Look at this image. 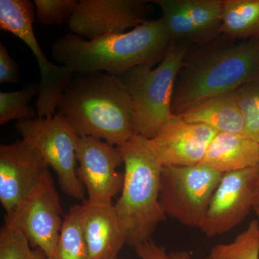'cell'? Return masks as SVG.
<instances>
[{"label": "cell", "instance_id": "6da1fadb", "mask_svg": "<svg viewBox=\"0 0 259 259\" xmlns=\"http://www.w3.org/2000/svg\"><path fill=\"white\" fill-rule=\"evenodd\" d=\"M259 76V37L231 40L219 36L187 52L174 88L171 113L217 95L235 91Z\"/></svg>", "mask_w": 259, "mask_h": 259}, {"label": "cell", "instance_id": "7a4b0ae2", "mask_svg": "<svg viewBox=\"0 0 259 259\" xmlns=\"http://www.w3.org/2000/svg\"><path fill=\"white\" fill-rule=\"evenodd\" d=\"M57 107L80 138H96L119 147L136 135L132 99L120 76L76 74Z\"/></svg>", "mask_w": 259, "mask_h": 259}, {"label": "cell", "instance_id": "3957f363", "mask_svg": "<svg viewBox=\"0 0 259 259\" xmlns=\"http://www.w3.org/2000/svg\"><path fill=\"white\" fill-rule=\"evenodd\" d=\"M171 42L161 18L147 20L131 31L92 40L68 34L54 42L51 53L54 60L74 74L105 71L120 76L140 65L161 61Z\"/></svg>", "mask_w": 259, "mask_h": 259}, {"label": "cell", "instance_id": "277c9868", "mask_svg": "<svg viewBox=\"0 0 259 259\" xmlns=\"http://www.w3.org/2000/svg\"><path fill=\"white\" fill-rule=\"evenodd\" d=\"M123 159L124 183L114 204L131 247L151 241L156 228L167 216L160 202L163 166L151 140L135 135L119 146Z\"/></svg>", "mask_w": 259, "mask_h": 259}, {"label": "cell", "instance_id": "5b68a950", "mask_svg": "<svg viewBox=\"0 0 259 259\" xmlns=\"http://www.w3.org/2000/svg\"><path fill=\"white\" fill-rule=\"evenodd\" d=\"M192 45L172 41L163 59L130 69L120 77L128 88L134 110L136 135L152 139L171 113L177 76Z\"/></svg>", "mask_w": 259, "mask_h": 259}, {"label": "cell", "instance_id": "8992f818", "mask_svg": "<svg viewBox=\"0 0 259 259\" xmlns=\"http://www.w3.org/2000/svg\"><path fill=\"white\" fill-rule=\"evenodd\" d=\"M223 174L204 164L163 166L160 202L167 217L199 228Z\"/></svg>", "mask_w": 259, "mask_h": 259}, {"label": "cell", "instance_id": "52a82bcc", "mask_svg": "<svg viewBox=\"0 0 259 259\" xmlns=\"http://www.w3.org/2000/svg\"><path fill=\"white\" fill-rule=\"evenodd\" d=\"M16 128L56 171L62 192L77 200H86V190L78 177L76 166L80 137L64 116L58 112L50 118L19 120Z\"/></svg>", "mask_w": 259, "mask_h": 259}, {"label": "cell", "instance_id": "ba28073f", "mask_svg": "<svg viewBox=\"0 0 259 259\" xmlns=\"http://www.w3.org/2000/svg\"><path fill=\"white\" fill-rule=\"evenodd\" d=\"M34 12L35 5L29 0H0V28L23 40L36 58L41 75L35 103L37 117L50 118L55 115L59 99L74 73L52 64L42 52L32 28Z\"/></svg>", "mask_w": 259, "mask_h": 259}, {"label": "cell", "instance_id": "9c48e42d", "mask_svg": "<svg viewBox=\"0 0 259 259\" xmlns=\"http://www.w3.org/2000/svg\"><path fill=\"white\" fill-rule=\"evenodd\" d=\"M62 214L59 194L49 171L14 212L5 215V223L20 228L32 246L51 259L60 237Z\"/></svg>", "mask_w": 259, "mask_h": 259}, {"label": "cell", "instance_id": "30bf717a", "mask_svg": "<svg viewBox=\"0 0 259 259\" xmlns=\"http://www.w3.org/2000/svg\"><path fill=\"white\" fill-rule=\"evenodd\" d=\"M259 186V166L223 174L199 229L207 238L241 224L253 208Z\"/></svg>", "mask_w": 259, "mask_h": 259}, {"label": "cell", "instance_id": "8fae6325", "mask_svg": "<svg viewBox=\"0 0 259 259\" xmlns=\"http://www.w3.org/2000/svg\"><path fill=\"white\" fill-rule=\"evenodd\" d=\"M77 175L87 194V202L97 205H112L121 193L124 175L117 171L123 164L117 146L93 137L80 138L76 149Z\"/></svg>", "mask_w": 259, "mask_h": 259}, {"label": "cell", "instance_id": "7c38bea8", "mask_svg": "<svg viewBox=\"0 0 259 259\" xmlns=\"http://www.w3.org/2000/svg\"><path fill=\"white\" fill-rule=\"evenodd\" d=\"M144 0H80L68 24L70 30L90 40L123 33L147 21L151 11Z\"/></svg>", "mask_w": 259, "mask_h": 259}, {"label": "cell", "instance_id": "4fadbf2b", "mask_svg": "<svg viewBox=\"0 0 259 259\" xmlns=\"http://www.w3.org/2000/svg\"><path fill=\"white\" fill-rule=\"evenodd\" d=\"M40 151L22 139L0 146V202L10 215L49 171Z\"/></svg>", "mask_w": 259, "mask_h": 259}, {"label": "cell", "instance_id": "5bb4252c", "mask_svg": "<svg viewBox=\"0 0 259 259\" xmlns=\"http://www.w3.org/2000/svg\"><path fill=\"white\" fill-rule=\"evenodd\" d=\"M217 134L207 126L191 123L179 115H172L150 140L162 166H193L203 161Z\"/></svg>", "mask_w": 259, "mask_h": 259}, {"label": "cell", "instance_id": "9a60e30c", "mask_svg": "<svg viewBox=\"0 0 259 259\" xmlns=\"http://www.w3.org/2000/svg\"><path fill=\"white\" fill-rule=\"evenodd\" d=\"M81 226L90 259H120L126 236L114 204L97 205L83 201Z\"/></svg>", "mask_w": 259, "mask_h": 259}, {"label": "cell", "instance_id": "2e32d148", "mask_svg": "<svg viewBox=\"0 0 259 259\" xmlns=\"http://www.w3.org/2000/svg\"><path fill=\"white\" fill-rule=\"evenodd\" d=\"M202 163L225 174L259 166V144L245 135L218 133Z\"/></svg>", "mask_w": 259, "mask_h": 259}, {"label": "cell", "instance_id": "e0dca14e", "mask_svg": "<svg viewBox=\"0 0 259 259\" xmlns=\"http://www.w3.org/2000/svg\"><path fill=\"white\" fill-rule=\"evenodd\" d=\"M179 116L187 122L207 126L217 133L246 136L234 91L197 102Z\"/></svg>", "mask_w": 259, "mask_h": 259}, {"label": "cell", "instance_id": "ac0fdd59", "mask_svg": "<svg viewBox=\"0 0 259 259\" xmlns=\"http://www.w3.org/2000/svg\"><path fill=\"white\" fill-rule=\"evenodd\" d=\"M221 36L231 40L259 37V0H223Z\"/></svg>", "mask_w": 259, "mask_h": 259}, {"label": "cell", "instance_id": "d6986e66", "mask_svg": "<svg viewBox=\"0 0 259 259\" xmlns=\"http://www.w3.org/2000/svg\"><path fill=\"white\" fill-rule=\"evenodd\" d=\"M51 259H90L81 226V205L73 206L65 216L59 242Z\"/></svg>", "mask_w": 259, "mask_h": 259}, {"label": "cell", "instance_id": "ffe728a7", "mask_svg": "<svg viewBox=\"0 0 259 259\" xmlns=\"http://www.w3.org/2000/svg\"><path fill=\"white\" fill-rule=\"evenodd\" d=\"M149 3L161 8V19L172 41L188 42L192 46L208 42L181 8L178 0H153Z\"/></svg>", "mask_w": 259, "mask_h": 259}, {"label": "cell", "instance_id": "44dd1931", "mask_svg": "<svg viewBox=\"0 0 259 259\" xmlns=\"http://www.w3.org/2000/svg\"><path fill=\"white\" fill-rule=\"evenodd\" d=\"M181 8L207 42L221 36L223 0H178Z\"/></svg>", "mask_w": 259, "mask_h": 259}, {"label": "cell", "instance_id": "7402d4cb", "mask_svg": "<svg viewBox=\"0 0 259 259\" xmlns=\"http://www.w3.org/2000/svg\"><path fill=\"white\" fill-rule=\"evenodd\" d=\"M211 259H259V221H250L233 241L212 247Z\"/></svg>", "mask_w": 259, "mask_h": 259}, {"label": "cell", "instance_id": "603a6c76", "mask_svg": "<svg viewBox=\"0 0 259 259\" xmlns=\"http://www.w3.org/2000/svg\"><path fill=\"white\" fill-rule=\"evenodd\" d=\"M39 93V83H30L23 90L12 93H0V125L13 120H25L37 117L33 107L28 106L30 100Z\"/></svg>", "mask_w": 259, "mask_h": 259}, {"label": "cell", "instance_id": "cb8c5ba5", "mask_svg": "<svg viewBox=\"0 0 259 259\" xmlns=\"http://www.w3.org/2000/svg\"><path fill=\"white\" fill-rule=\"evenodd\" d=\"M245 135L259 144V76L246 81L234 91Z\"/></svg>", "mask_w": 259, "mask_h": 259}, {"label": "cell", "instance_id": "d4e9b609", "mask_svg": "<svg viewBox=\"0 0 259 259\" xmlns=\"http://www.w3.org/2000/svg\"><path fill=\"white\" fill-rule=\"evenodd\" d=\"M0 259H49L42 250L32 249L28 238L18 227L5 223L0 231Z\"/></svg>", "mask_w": 259, "mask_h": 259}, {"label": "cell", "instance_id": "484cf974", "mask_svg": "<svg viewBox=\"0 0 259 259\" xmlns=\"http://www.w3.org/2000/svg\"><path fill=\"white\" fill-rule=\"evenodd\" d=\"M78 3L76 0H35L37 20L44 26L69 21Z\"/></svg>", "mask_w": 259, "mask_h": 259}, {"label": "cell", "instance_id": "4316f807", "mask_svg": "<svg viewBox=\"0 0 259 259\" xmlns=\"http://www.w3.org/2000/svg\"><path fill=\"white\" fill-rule=\"evenodd\" d=\"M134 248L136 254L141 259H193L190 253L186 250L168 252L164 247L156 244L152 240L137 245Z\"/></svg>", "mask_w": 259, "mask_h": 259}, {"label": "cell", "instance_id": "83f0119b", "mask_svg": "<svg viewBox=\"0 0 259 259\" xmlns=\"http://www.w3.org/2000/svg\"><path fill=\"white\" fill-rule=\"evenodd\" d=\"M20 81L18 63L12 59L5 46L0 44V83H18Z\"/></svg>", "mask_w": 259, "mask_h": 259}, {"label": "cell", "instance_id": "f1b7e54d", "mask_svg": "<svg viewBox=\"0 0 259 259\" xmlns=\"http://www.w3.org/2000/svg\"><path fill=\"white\" fill-rule=\"evenodd\" d=\"M253 208L255 209V212H259V186L258 190H257L256 194H255Z\"/></svg>", "mask_w": 259, "mask_h": 259}, {"label": "cell", "instance_id": "f546056e", "mask_svg": "<svg viewBox=\"0 0 259 259\" xmlns=\"http://www.w3.org/2000/svg\"><path fill=\"white\" fill-rule=\"evenodd\" d=\"M205 259H211L210 258H209V257H207V258H206Z\"/></svg>", "mask_w": 259, "mask_h": 259}, {"label": "cell", "instance_id": "4dcf8cb0", "mask_svg": "<svg viewBox=\"0 0 259 259\" xmlns=\"http://www.w3.org/2000/svg\"><path fill=\"white\" fill-rule=\"evenodd\" d=\"M257 214H258V218H259V212H256Z\"/></svg>", "mask_w": 259, "mask_h": 259}]
</instances>
